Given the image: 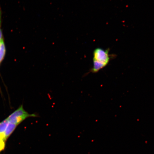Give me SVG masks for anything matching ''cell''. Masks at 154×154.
<instances>
[{
	"label": "cell",
	"instance_id": "8992f818",
	"mask_svg": "<svg viewBox=\"0 0 154 154\" xmlns=\"http://www.w3.org/2000/svg\"><path fill=\"white\" fill-rule=\"evenodd\" d=\"M2 12L1 8H0V42L3 38L2 30Z\"/></svg>",
	"mask_w": 154,
	"mask_h": 154
},
{
	"label": "cell",
	"instance_id": "3957f363",
	"mask_svg": "<svg viewBox=\"0 0 154 154\" xmlns=\"http://www.w3.org/2000/svg\"><path fill=\"white\" fill-rule=\"evenodd\" d=\"M17 126H18V125H17L9 122V124L8 125L4 133L5 141L12 134V133L14 131Z\"/></svg>",
	"mask_w": 154,
	"mask_h": 154
},
{
	"label": "cell",
	"instance_id": "52a82bcc",
	"mask_svg": "<svg viewBox=\"0 0 154 154\" xmlns=\"http://www.w3.org/2000/svg\"><path fill=\"white\" fill-rule=\"evenodd\" d=\"M0 152H1V151H0Z\"/></svg>",
	"mask_w": 154,
	"mask_h": 154
},
{
	"label": "cell",
	"instance_id": "7a4b0ae2",
	"mask_svg": "<svg viewBox=\"0 0 154 154\" xmlns=\"http://www.w3.org/2000/svg\"><path fill=\"white\" fill-rule=\"evenodd\" d=\"M35 114H29L24 110L23 105L9 116L7 119L10 123L18 125L28 117H36Z\"/></svg>",
	"mask_w": 154,
	"mask_h": 154
},
{
	"label": "cell",
	"instance_id": "6da1fadb",
	"mask_svg": "<svg viewBox=\"0 0 154 154\" xmlns=\"http://www.w3.org/2000/svg\"><path fill=\"white\" fill-rule=\"evenodd\" d=\"M109 52V49L105 50L98 48L95 50L93 53V66L91 72H97L107 66L111 59Z\"/></svg>",
	"mask_w": 154,
	"mask_h": 154
},
{
	"label": "cell",
	"instance_id": "277c9868",
	"mask_svg": "<svg viewBox=\"0 0 154 154\" xmlns=\"http://www.w3.org/2000/svg\"><path fill=\"white\" fill-rule=\"evenodd\" d=\"M6 52V49L5 42L3 38L0 42V64L5 58Z\"/></svg>",
	"mask_w": 154,
	"mask_h": 154
},
{
	"label": "cell",
	"instance_id": "5b68a950",
	"mask_svg": "<svg viewBox=\"0 0 154 154\" xmlns=\"http://www.w3.org/2000/svg\"><path fill=\"white\" fill-rule=\"evenodd\" d=\"M9 122L7 119L0 122V134H4Z\"/></svg>",
	"mask_w": 154,
	"mask_h": 154
}]
</instances>
